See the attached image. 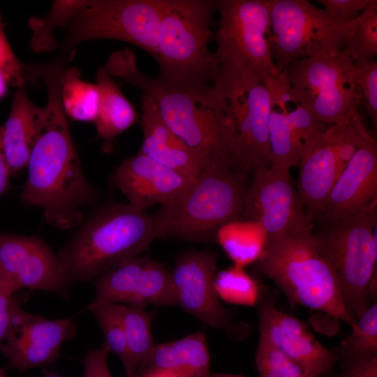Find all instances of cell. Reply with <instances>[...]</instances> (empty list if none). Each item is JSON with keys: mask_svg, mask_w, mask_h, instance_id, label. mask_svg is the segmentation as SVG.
Listing matches in <instances>:
<instances>
[{"mask_svg": "<svg viewBox=\"0 0 377 377\" xmlns=\"http://www.w3.org/2000/svg\"><path fill=\"white\" fill-rule=\"evenodd\" d=\"M297 192L308 217L318 219L340 175L332 126L315 142L299 163Z\"/></svg>", "mask_w": 377, "mask_h": 377, "instance_id": "cell-22", "label": "cell"}, {"mask_svg": "<svg viewBox=\"0 0 377 377\" xmlns=\"http://www.w3.org/2000/svg\"><path fill=\"white\" fill-rule=\"evenodd\" d=\"M353 62L377 55V6L369 8L348 38L342 51Z\"/></svg>", "mask_w": 377, "mask_h": 377, "instance_id": "cell-35", "label": "cell"}, {"mask_svg": "<svg viewBox=\"0 0 377 377\" xmlns=\"http://www.w3.org/2000/svg\"><path fill=\"white\" fill-rule=\"evenodd\" d=\"M216 269L213 251H190L179 256L170 272L175 304L208 326L231 332V318L214 286Z\"/></svg>", "mask_w": 377, "mask_h": 377, "instance_id": "cell-16", "label": "cell"}, {"mask_svg": "<svg viewBox=\"0 0 377 377\" xmlns=\"http://www.w3.org/2000/svg\"><path fill=\"white\" fill-rule=\"evenodd\" d=\"M0 282L15 293L23 288L64 293L69 286L58 255L35 236L0 233Z\"/></svg>", "mask_w": 377, "mask_h": 377, "instance_id": "cell-14", "label": "cell"}, {"mask_svg": "<svg viewBox=\"0 0 377 377\" xmlns=\"http://www.w3.org/2000/svg\"><path fill=\"white\" fill-rule=\"evenodd\" d=\"M194 178L138 152L115 168L110 184L126 197L127 205L144 212L155 205L162 206L173 201Z\"/></svg>", "mask_w": 377, "mask_h": 377, "instance_id": "cell-19", "label": "cell"}, {"mask_svg": "<svg viewBox=\"0 0 377 377\" xmlns=\"http://www.w3.org/2000/svg\"><path fill=\"white\" fill-rule=\"evenodd\" d=\"M214 286L219 298L230 304L253 306L258 304L260 296L255 279L244 268L234 265L217 272Z\"/></svg>", "mask_w": 377, "mask_h": 377, "instance_id": "cell-33", "label": "cell"}, {"mask_svg": "<svg viewBox=\"0 0 377 377\" xmlns=\"http://www.w3.org/2000/svg\"><path fill=\"white\" fill-rule=\"evenodd\" d=\"M256 364L260 377H309L268 339L259 335Z\"/></svg>", "mask_w": 377, "mask_h": 377, "instance_id": "cell-34", "label": "cell"}, {"mask_svg": "<svg viewBox=\"0 0 377 377\" xmlns=\"http://www.w3.org/2000/svg\"><path fill=\"white\" fill-rule=\"evenodd\" d=\"M124 305L95 298L89 309L97 320L105 337V343L110 352L121 361L125 369L128 366V357L123 320Z\"/></svg>", "mask_w": 377, "mask_h": 377, "instance_id": "cell-32", "label": "cell"}, {"mask_svg": "<svg viewBox=\"0 0 377 377\" xmlns=\"http://www.w3.org/2000/svg\"><path fill=\"white\" fill-rule=\"evenodd\" d=\"M163 0H84L61 43L65 54L83 42L111 39L156 54Z\"/></svg>", "mask_w": 377, "mask_h": 377, "instance_id": "cell-10", "label": "cell"}, {"mask_svg": "<svg viewBox=\"0 0 377 377\" xmlns=\"http://www.w3.org/2000/svg\"><path fill=\"white\" fill-rule=\"evenodd\" d=\"M8 86L5 78L0 74V100L6 96L8 91Z\"/></svg>", "mask_w": 377, "mask_h": 377, "instance_id": "cell-45", "label": "cell"}, {"mask_svg": "<svg viewBox=\"0 0 377 377\" xmlns=\"http://www.w3.org/2000/svg\"><path fill=\"white\" fill-rule=\"evenodd\" d=\"M376 207L332 223L314 233L318 248L332 267L345 308L355 320L371 305L369 283L376 273Z\"/></svg>", "mask_w": 377, "mask_h": 377, "instance_id": "cell-7", "label": "cell"}, {"mask_svg": "<svg viewBox=\"0 0 377 377\" xmlns=\"http://www.w3.org/2000/svg\"><path fill=\"white\" fill-rule=\"evenodd\" d=\"M324 9L333 17L350 21L357 18L366 9L377 6L376 0H318Z\"/></svg>", "mask_w": 377, "mask_h": 377, "instance_id": "cell-40", "label": "cell"}, {"mask_svg": "<svg viewBox=\"0 0 377 377\" xmlns=\"http://www.w3.org/2000/svg\"><path fill=\"white\" fill-rule=\"evenodd\" d=\"M336 377H377V359L350 370L341 371Z\"/></svg>", "mask_w": 377, "mask_h": 377, "instance_id": "cell-43", "label": "cell"}, {"mask_svg": "<svg viewBox=\"0 0 377 377\" xmlns=\"http://www.w3.org/2000/svg\"><path fill=\"white\" fill-rule=\"evenodd\" d=\"M249 175L223 164L209 166L151 216L156 237L214 239L220 227L242 217Z\"/></svg>", "mask_w": 377, "mask_h": 377, "instance_id": "cell-4", "label": "cell"}, {"mask_svg": "<svg viewBox=\"0 0 377 377\" xmlns=\"http://www.w3.org/2000/svg\"><path fill=\"white\" fill-rule=\"evenodd\" d=\"M270 49L280 71L296 59L341 52L369 8L353 20L342 21L307 0H270Z\"/></svg>", "mask_w": 377, "mask_h": 377, "instance_id": "cell-8", "label": "cell"}, {"mask_svg": "<svg viewBox=\"0 0 377 377\" xmlns=\"http://www.w3.org/2000/svg\"><path fill=\"white\" fill-rule=\"evenodd\" d=\"M216 56L219 68L213 85L223 101L251 171L270 166L269 90L260 80Z\"/></svg>", "mask_w": 377, "mask_h": 377, "instance_id": "cell-12", "label": "cell"}, {"mask_svg": "<svg viewBox=\"0 0 377 377\" xmlns=\"http://www.w3.org/2000/svg\"><path fill=\"white\" fill-rule=\"evenodd\" d=\"M96 297L124 304L176 305L170 272L148 256L127 259L94 281Z\"/></svg>", "mask_w": 377, "mask_h": 377, "instance_id": "cell-15", "label": "cell"}, {"mask_svg": "<svg viewBox=\"0 0 377 377\" xmlns=\"http://www.w3.org/2000/svg\"><path fill=\"white\" fill-rule=\"evenodd\" d=\"M140 375L168 371L179 377H209L210 357L205 333L196 332L182 339L155 345Z\"/></svg>", "mask_w": 377, "mask_h": 377, "instance_id": "cell-24", "label": "cell"}, {"mask_svg": "<svg viewBox=\"0 0 377 377\" xmlns=\"http://www.w3.org/2000/svg\"><path fill=\"white\" fill-rule=\"evenodd\" d=\"M3 126H0V198L10 188V170L5 156L2 142Z\"/></svg>", "mask_w": 377, "mask_h": 377, "instance_id": "cell-42", "label": "cell"}, {"mask_svg": "<svg viewBox=\"0 0 377 377\" xmlns=\"http://www.w3.org/2000/svg\"><path fill=\"white\" fill-rule=\"evenodd\" d=\"M353 65L341 52L296 59L282 72L293 94L317 120L329 126L343 125L358 112L361 103Z\"/></svg>", "mask_w": 377, "mask_h": 377, "instance_id": "cell-9", "label": "cell"}, {"mask_svg": "<svg viewBox=\"0 0 377 377\" xmlns=\"http://www.w3.org/2000/svg\"><path fill=\"white\" fill-rule=\"evenodd\" d=\"M45 115V108L34 104L24 87L17 88L10 112L3 125L2 142L11 176L27 168Z\"/></svg>", "mask_w": 377, "mask_h": 377, "instance_id": "cell-23", "label": "cell"}, {"mask_svg": "<svg viewBox=\"0 0 377 377\" xmlns=\"http://www.w3.org/2000/svg\"><path fill=\"white\" fill-rule=\"evenodd\" d=\"M42 377H61L54 373H51V374H47L45 375H44Z\"/></svg>", "mask_w": 377, "mask_h": 377, "instance_id": "cell-47", "label": "cell"}, {"mask_svg": "<svg viewBox=\"0 0 377 377\" xmlns=\"http://www.w3.org/2000/svg\"><path fill=\"white\" fill-rule=\"evenodd\" d=\"M126 377H135V376H126Z\"/></svg>", "mask_w": 377, "mask_h": 377, "instance_id": "cell-49", "label": "cell"}, {"mask_svg": "<svg viewBox=\"0 0 377 377\" xmlns=\"http://www.w3.org/2000/svg\"><path fill=\"white\" fill-rule=\"evenodd\" d=\"M64 112L73 121L94 122L98 109L99 92L96 84L82 79L81 71L64 68L60 77Z\"/></svg>", "mask_w": 377, "mask_h": 377, "instance_id": "cell-29", "label": "cell"}, {"mask_svg": "<svg viewBox=\"0 0 377 377\" xmlns=\"http://www.w3.org/2000/svg\"><path fill=\"white\" fill-rule=\"evenodd\" d=\"M260 335L268 339L309 377H325L335 364L333 349L323 346L303 321L279 310L273 296L258 301Z\"/></svg>", "mask_w": 377, "mask_h": 377, "instance_id": "cell-17", "label": "cell"}, {"mask_svg": "<svg viewBox=\"0 0 377 377\" xmlns=\"http://www.w3.org/2000/svg\"><path fill=\"white\" fill-rule=\"evenodd\" d=\"M140 377H179L168 371H152L140 375Z\"/></svg>", "mask_w": 377, "mask_h": 377, "instance_id": "cell-44", "label": "cell"}, {"mask_svg": "<svg viewBox=\"0 0 377 377\" xmlns=\"http://www.w3.org/2000/svg\"><path fill=\"white\" fill-rule=\"evenodd\" d=\"M156 238L151 216L112 203L96 212L57 255L70 284L88 281L139 256Z\"/></svg>", "mask_w": 377, "mask_h": 377, "instance_id": "cell-5", "label": "cell"}, {"mask_svg": "<svg viewBox=\"0 0 377 377\" xmlns=\"http://www.w3.org/2000/svg\"><path fill=\"white\" fill-rule=\"evenodd\" d=\"M141 103L143 138L138 152L191 178L210 166L165 124L149 98L142 95Z\"/></svg>", "mask_w": 377, "mask_h": 377, "instance_id": "cell-21", "label": "cell"}, {"mask_svg": "<svg viewBox=\"0 0 377 377\" xmlns=\"http://www.w3.org/2000/svg\"><path fill=\"white\" fill-rule=\"evenodd\" d=\"M265 84L271 99L268 126L271 165L290 171L299 165L304 154L292 133L288 117L286 97L290 85L282 71Z\"/></svg>", "mask_w": 377, "mask_h": 377, "instance_id": "cell-25", "label": "cell"}, {"mask_svg": "<svg viewBox=\"0 0 377 377\" xmlns=\"http://www.w3.org/2000/svg\"><path fill=\"white\" fill-rule=\"evenodd\" d=\"M4 27L0 13V74L8 85L17 89L24 87L37 78L35 66L25 65L16 57L7 40Z\"/></svg>", "mask_w": 377, "mask_h": 377, "instance_id": "cell-37", "label": "cell"}, {"mask_svg": "<svg viewBox=\"0 0 377 377\" xmlns=\"http://www.w3.org/2000/svg\"><path fill=\"white\" fill-rule=\"evenodd\" d=\"M219 0H163L154 59L163 81L179 86L213 84L219 68L209 49Z\"/></svg>", "mask_w": 377, "mask_h": 377, "instance_id": "cell-6", "label": "cell"}, {"mask_svg": "<svg viewBox=\"0 0 377 377\" xmlns=\"http://www.w3.org/2000/svg\"><path fill=\"white\" fill-rule=\"evenodd\" d=\"M0 377H8L4 370L0 367Z\"/></svg>", "mask_w": 377, "mask_h": 377, "instance_id": "cell-48", "label": "cell"}, {"mask_svg": "<svg viewBox=\"0 0 377 377\" xmlns=\"http://www.w3.org/2000/svg\"><path fill=\"white\" fill-rule=\"evenodd\" d=\"M352 74L361 93V103L377 126V62L374 59L353 62Z\"/></svg>", "mask_w": 377, "mask_h": 377, "instance_id": "cell-38", "label": "cell"}, {"mask_svg": "<svg viewBox=\"0 0 377 377\" xmlns=\"http://www.w3.org/2000/svg\"><path fill=\"white\" fill-rule=\"evenodd\" d=\"M75 331L71 318L50 320L21 309L0 351L8 359V367L21 372L47 366L57 361L62 344Z\"/></svg>", "mask_w": 377, "mask_h": 377, "instance_id": "cell-18", "label": "cell"}, {"mask_svg": "<svg viewBox=\"0 0 377 377\" xmlns=\"http://www.w3.org/2000/svg\"><path fill=\"white\" fill-rule=\"evenodd\" d=\"M377 142L370 133L340 173L318 217L325 224L376 207Z\"/></svg>", "mask_w": 377, "mask_h": 377, "instance_id": "cell-20", "label": "cell"}, {"mask_svg": "<svg viewBox=\"0 0 377 377\" xmlns=\"http://www.w3.org/2000/svg\"><path fill=\"white\" fill-rule=\"evenodd\" d=\"M215 239L234 266L244 268L255 263L262 256L267 235L258 222L237 219L220 227Z\"/></svg>", "mask_w": 377, "mask_h": 377, "instance_id": "cell-27", "label": "cell"}, {"mask_svg": "<svg viewBox=\"0 0 377 377\" xmlns=\"http://www.w3.org/2000/svg\"><path fill=\"white\" fill-rule=\"evenodd\" d=\"M64 65L43 64L38 78L47 92L45 115L29 156L28 175L20 195L26 205L42 208L47 223L67 230L78 226L83 209L94 202L97 191L85 178L61 101Z\"/></svg>", "mask_w": 377, "mask_h": 377, "instance_id": "cell-1", "label": "cell"}, {"mask_svg": "<svg viewBox=\"0 0 377 377\" xmlns=\"http://www.w3.org/2000/svg\"><path fill=\"white\" fill-rule=\"evenodd\" d=\"M96 84L99 92V104L94 124L102 140L103 151L110 153L114 149L115 138L135 124L139 116L103 66L97 70Z\"/></svg>", "mask_w": 377, "mask_h": 377, "instance_id": "cell-26", "label": "cell"}, {"mask_svg": "<svg viewBox=\"0 0 377 377\" xmlns=\"http://www.w3.org/2000/svg\"><path fill=\"white\" fill-rule=\"evenodd\" d=\"M216 54L265 82L281 71L272 56L270 0H219Z\"/></svg>", "mask_w": 377, "mask_h": 377, "instance_id": "cell-11", "label": "cell"}, {"mask_svg": "<svg viewBox=\"0 0 377 377\" xmlns=\"http://www.w3.org/2000/svg\"><path fill=\"white\" fill-rule=\"evenodd\" d=\"M209 377H244L242 375L225 374V373H214L210 374Z\"/></svg>", "mask_w": 377, "mask_h": 377, "instance_id": "cell-46", "label": "cell"}, {"mask_svg": "<svg viewBox=\"0 0 377 377\" xmlns=\"http://www.w3.org/2000/svg\"><path fill=\"white\" fill-rule=\"evenodd\" d=\"M110 350L105 342L90 350L84 359L83 377H112L108 366Z\"/></svg>", "mask_w": 377, "mask_h": 377, "instance_id": "cell-41", "label": "cell"}, {"mask_svg": "<svg viewBox=\"0 0 377 377\" xmlns=\"http://www.w3.org/2000/svg\"><path fill=\"white\" fill-rule=\"evenodd\" d=\"M103 67L149 98L165 124L209 165L223 164L251 173L233 123L213 84L179 86L147 75L127 47L112 52Z\"/></svg>", "mask_w": 377, "mask_h": 377, "instance_id": "cell-2", "label": "cell"}, {"mask_svg": "<svg viewBox=\"0 0 377 377\" xmlns=\"http://www.w3.org/2000/svg\"><path fill=\"white\" fill-rule=\"evenodd\" d=\"M254 264L293 306L323 312L351 327L355 325L345 308L337 279L318 248L312 226L267 239Z\"/></svg>", "mask_w": 377, "mask_h": 377, "instance_id": "cell-3", "label": "cell"}, {"mask_svg": "<svg viewBox=\"0 0 377 377\" xmlns=\"http://www.w3.org/2000/svg\"><path fill=\"white\" fill-rule=\"evenodd\" d=\"M251 174L242 217L260 223L267 239L312 226L289 170L260 166Z\"/></svg>", "mask_w": 377, "mask_h": 377, "instance_id": "cell-13", "label": "cell"}, {"mask_svg": "<svg viewBox=\"0 0 377 377\" xmlns=\"http://www.w3.org/2000/svg\"><path fill=\"white\" fill-rule=\"evenodd\" d=\"M335 136L336 150L340 173L369 135L358 112L343 125H332Z\"/></svg>", "mask_w": 377, "mask_h": 377, "instance_id": "cell-36", "label": "cell"}, {"mask_svg": "<svg viewBox=\"0 0 377 377\" xmlns=\"http://www.w3.org/2000/svg\"><path fill=\"white\" fill-rule=\"evenodd\" d=\"M349 335L334 348L341 371L377 359V304H371L357 319Z\"/></svg>", "mask_w": 377, "mask_h": 377, "instance_id": "cell-28", "label": "cell"}, {"mask_svg": "<svg viewBox=\"0 0 377 377\" xmlns=\"http://www.w3.org/2000/svg\"><path fill=\"white\" fill-rule=\"evenodd\" d=\"M15 293L0 282V346L9 335L18 312L22 309Z\"/></svg>", "mask_w": 377, "mask_h": 377, "instance_id": "cell-39", "label": "cell"}, {"mask_svg": "<svg viewBox=\"0 0 377 377\" xmlns=\"http://www.w3.org/2000/svg\"><path fill=\"white\" fill-rule=\"evenodd\" d=\"M84 1L56 0L46 16L31 17L28 24L32 30L30 47L36 52L53 50L57 47L55 29L69 24Z\"/></svg>", "mask_w": 377, "mask_h": 377, "instance_id": "cell-31", "label": "cell"}, {"mask_svg": "<svg viewBox=\"0 0 377 377\" xmlns=\"http://www.w3.org/2000/svg\"><path fill=\"white\" fill-rule=\"evenodd\" d=\"M124 305V325L128 366L126 376H135L148 361L155 346L151 333L153 314L144 306Z\"/></svg>", "mask_w": 377, "mask_h": 377, "instance_id": "cell-30", "label": "cell"}]
</instances>
